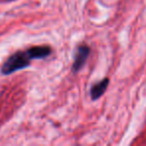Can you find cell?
Masks as SVG:
<instances>
[{
	"label": "cell",
	"instance_id": "1",
	"mask_svg": "<svg viewBox=\"0 0 146 146\" xmlns=\"http://www.w3.org/2000/svg\"><path fill=\"white\" fill-rule=\"evenodd\" d=\"M52 48L48 45H37L26 49L25 51H17L12 54L1 67V73L9 75L11 73L25 69L30 66V63L34 59H44L50 56Z\"/></svg>",
	"mask_w": 146,
	"mask_h": 146
},
{
	"label": "cell",
	"instance_id": "2",
	"mask_svg": "<svg viewBox=\"0 0 146 146\" xmlns=\"http://www.w3.org/2000/svg\"><path fill=\"white\" fill-rule=\"evenodd\" d=\"M90 54V47L87 44H81L76 49L74 61L72 64V72L76 73L81 70Z\"/></svg>",
	"mask_w": 146,
	"mask_h": 146
},
{
	"label": "cell",
	"instance_id": "3",
	"mask_svg": "<svg viewBox=\"0 0 146 146\" xmlns=\"http://www.w3.org/2000/svg\"><path fill=\"white\" fill-rule=\"evenodd\" d=\"M108 85H109V78H103L102 80L98 81L97 83L93 84L90 88V96H91L92 100H97L105 93L106 89H107Z\"/></svg>",
	"mask_w": 146,
	"mask_h": 146
}]
</instances>
